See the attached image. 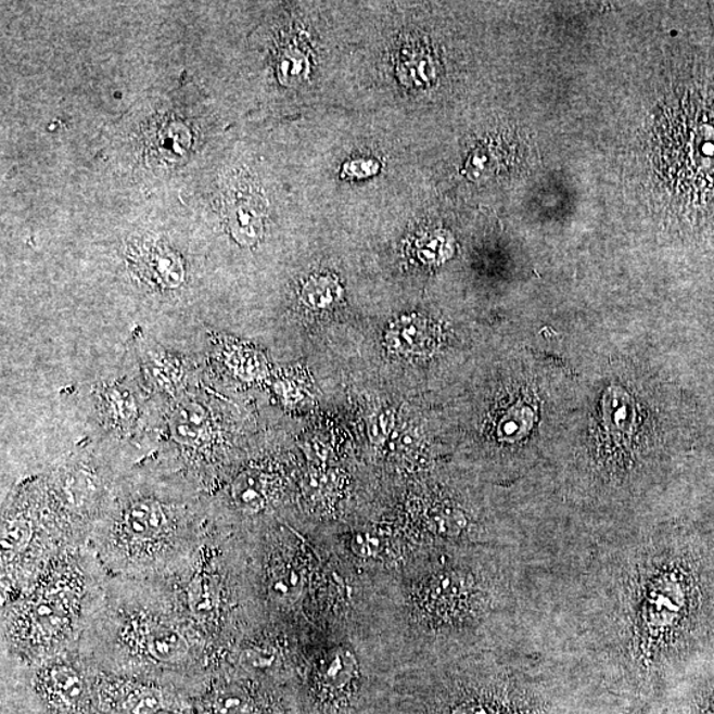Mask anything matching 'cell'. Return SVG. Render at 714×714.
I'll use <instances>...</instances> for the list:
<instances>
[{"label":"cell","mask_w":714,"mask_h":714,"mask_svg":"<svg viewBox=\"0 0 714 714\" xmlns=\"http://www.w3.org/2000/svg\"><path fill=\"white\" fill-rule=\"evenodd\" d=\"M380 169L379 162L373 160H357L347 163L343 167V177L346 178H367L378 174Z\"/></svg>","instance_id":"22"},{"label":"cell","mask_w":714,"mask_h":714,"mask_svg":"<svg viewBox=\"0 0 714 714\" xmlns=\"http://www.w3.org/2000/svg\"><path fill=\"white\" fill-rule=\"evenodd\" d=\"M392 423V416L388 413L379 415L373 417L371 423H369V434L373 439L383 441L386 437V434H390Z\"/></svg>","instance_id":"23"},{"label":"cell","mask_w":714,"mask_h":714,"mask_svg":"<svg viewBox=\"0 0 714 714\" xmlns=\"http://www.w3.org/2000/svg\"><path fill=\"white\" fill-rule=\"evenodd\" d=\"M232 494L242 510L262 511L268 501V481L257 471H246L233 483Z\"/></svg>","instance_id":"11"},{"label":"cell","mask_w":714,"mask_h":714,"mask_svg":"<svg viewBox=\"0 0 714 714\" xmlns=\"http://www.w3.org/2000/svg\"><path fill=\"white\" fill-rule=\"evenodd\" d=\"M127 526L132 535L154 536L166 530L167 519L162 507L151 501H141L131 506L127 513Z\"/></svg>","instance_id":"12"},{"label":"cell","mask_w":714,"mask_h":714,"mask_svg":"<svg viewBox=\"0 0 714 714\" xmlns=\"http://www.w3.org/2000/svg\"><path fill=\"white\" fill-rule=\"evenodd\" d=\"M228 226L239 244H257L264 234L263 205L259 200L252 193H235L228 204Z\"/></svg>","instance_id":"8"},{"label":"cell","mask_w":714,"mask_h":714,"mask_svg":"<svg viewBox=\"0 0 714 714\" xmlns=\"http://www.w3.org/2000/svg\"><path fill=\"white\" fill-rule=\"evenodd\" d=\"M586 549L574 586V647L610 692L653 704L710 625L703 553L656 534Z\"/></svg>","instance_id":"1"},{"label":"cell","mask_w":714,"mask_h":714,"mask_svg":"<svg viewBox=\"0 0 714 714\" xmlns=\"http://www.w3.org/2000/svg\"><path fill=\"white\" fill-rule=\"evenodd\" d=\"M342 292L335 278L320 276L306 282L301 296L306 306L323 310V308L334 305L341 298Z\"/></svg>","instance_id":"13"},{"label":"cell","mask_w":714,"mask_h":714,"mask_svg":"<svg viewBox=\"0 0 714 714\" xmlns=\"http://www.w3.org/2000/svg\"><path fill=\"white\" fill-rule=\"evenodd\" d=\"M438 332L431 320L419 316L403 317L386 331L392 353L405 357L428 356L437 346Z\"/></svg>","instance_id":"5"},{"label":"cell","mask_w":714,"mask_h":714,"mask_svg":"<svg viewBox=\"0 0 714 714\" xmlns=\"http://www.w3.org/2000/svg\"><path fill=\"white\" fill-rule=\"evenodd\" d=\"M498 165L499 158L495 149L488 144H482L470 154L463 174L471 180H482L492 177Z\"/></svg>","instance_id":"17"},{"label":"cell","mask_w":714,"mask_h":714,"mask_svg":"<svg viewBox=\"0 0 714 714\" xmlns=\"http://www.w3.org/2000/svg\"><path fill=\"white\" fill-rule=\"evenodd\" d=\"M417 254L423 263L445 262L452 254V238L445 231H435L421 235L416 244Z\"/></svg>","instance_id":"14"},{"label":"cell","mask_w":714,"mask_h":714,"mask_svg":"<svg viewBox=\"0 0 714 714\" xmlns=\"http://www.w3.org/2000/svg\"><path fill=\"white\" fill-rule=\"evenodd\" d=\"M135 268L143 280L162 289H177L184 281V264L171 247L144 245L135 257Z\"/></svg>","instance_id":"6"},{"label":"cell","mask_w":714,"mask_h":714,"mask_svg":"<svg viewBox=\"0 0 714 714\" xmlns=\"http://www.w3.org/2000/svg\"><path fill=\"white\" fill-rule=\"evenodd\" d=\"M31 534V525L26 520H11L3 528V552L8 554L20 552V550L27 547Z\"/></svg>","instance_id":"18"},{"label":"cell","mask_w":714,"mask_h":714,"mask_svg":"<svg viewBox=\"0 0 714 714\" xmlns=\"http://www.w3.org/2000/svg\"><path fill=\"white\" fill-rule=\"evenodd\" d=\"M191 146V131L181 120L165 118L151 125L146 137V148L154 160L163 163H178L186 158Z\"/></svg>","instance_id":"7"},{"label":"cell","mask_w":714,"mask_h":714,"mask_svg":"<svg viewBox=\"0 0 714 714\" xmlns=\"http://www.w3.org/2000/svg\"><path fill=\"white\" fill-rule=\"evenodd\" d=\"M146 649L156 661L171 663L189 653V643L183 635L173 628L155 627L148 634Z\"/></svg>","instance_id":"10"},{"label":"cell","mask_w":714,"mask_h":714,"mask_svg":"<svg viewBox=\"0 0 714 714\" xmlns=\"http://www.w3.org/2000/svg\"><path fill=\"white\" fill-rule=\"evenodd\" d=\"M374 714H562L524 646L398 668Z\"/></svg>","instance_id":"3"},{"label":"cell","mask_w":714,"mask_h":714,"mask_svg":"<svg viewBox=\"0 0 714 714\" xmlns=\"http://www.w3.org/2000/svg\"><path fill=\"white\" fill-rule=\"evenodd\" d=\"M523 549L434 547L361 581L356 604L398 668L523 646Z\"/></svg>","instance_id":"2"},{"label":"cell","mask_w":714,"mask_h":714,"mask_svg":"<svg viewBox=\"0 0 714 714\" xmlns=\"http://www.w3.org/2000/svg\"><path fill=\"white\" fill-rule=\"evenodd\" d=\"M53 691L66 704L77 703L81 699L84 686L80 675L69 667H56L51 671Z\"/></svg>","instance_id":"16"},{"label":"cell","mask_w":714,"mask_h":714,"mask_svg":"<svg viewBox=\"0 0 714 714\" xmlns=\"http://www.w3.org/2000/svg\"><path fill=\"white\" fill-rule=\"evenodd\" d=\"M281 74L284 80H296L304 76L306 69V60L304 54L298 51L290 50L283 54L281 63Z\"/></svg>","instance_id":"21"},{"label":"cell","mask_w":714,"mask_h":714,"mask_svg":"<svg viewBox=\"0 0 714 714\" xmlns=\"http://www.w3.org/2000/svg\"><path fill=\"white\" fill-rule=\"evenodd\" d=\"M438 64L432 53L415 47L404 51L399 62V76L408 87L426 88L437 78Z\"/></svg>","instance_id":"9"},{"label":"cell","mask_w":714,"mask_h":714,"mask_svg":"<svg viewBox=\"0 0 714 714\" xmlns=\"http://www.w3.org/2000/svg\"><path fill=\"white\" fill-rule=\"evenodd\" d=\"M700 714H714V694L703 705V710H701Z\"/></svg>","instance_id":"24"},{"label":"cell","mask_w":714,"mask_h":714,"mask_svg":"<svg viewBox=\"0 0 714 714\" xmlns=\"http://www.w3.org/2000/svg\"><path fill=\"white\" fill-rule=\"evenodd\" d=\"M216 714H252L250 699L241 692H224L215 701Z\"/></svg>","instance_id":"19"},{"label":"cell","mask_w":714,"mask_h":714,"mask_svg":"<svg viewBox=\"0 0 714 714\" xmlns=\"http://www.w3.org/2000/svg\"><path fill=\"white\" fill-rule=\"evenodd\" d=\"M280 656V651L275 646L252 645L241 651L240 663L252 673H265L276 667Z\"/></svg>","instance_id":"15"},{"label":"cell","mask_w":714,"mask_h":714,"mask_svg":"<svg viewBox=\"0 0 714 714\" xmlns=\"http://www.w3.org/2000/svg\"><path fill=\"white\" fill-rule=\"evenodd\" d=\"M298 673L307 714H374L397 664L355 603L304 627Z\"/></svg>","instance_id":"4"},{"label":"cell","mask_w":714,"mask_h":714,"mask_svg":"<svg viewBox=\"0 0 714 714\" xmlns=\"http://www.w3.org/2000/svg\"><path fill=\"white\" fill-rule=\"evenodd\" d=\"M160 694L153 691L132 693L126 701V710L131 714H153L161 710Z\"/></svg>","instance_id":"20"}]
</instances>
